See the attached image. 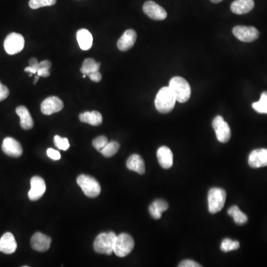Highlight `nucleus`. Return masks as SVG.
<instances>
[{
	"label": "nucleus",
	"mask_w": 267,
	"mask_h": 267,
	"mask_svg": "<svg viewBox=\"0 0 267 267\" xmlns=\"http://www.w3.org/2000/svg\"><path fill=\"white\" fill-rule=\"evenodd\" d=\"M176 102L175 94L168 86L162 87L159 90L155 98V104L159 112L167 114L173 110Z\"/></svg>",
	"instance_id": "obj_1"
},
{
	"label": "nucleus",
	"mask_w": 267,
	"mask_h": 267,
	"mask_svg": "<svg viewBox=\"0 0 267 267\" xmlns=\"http://www.w3.org/2000/svg\"><path fill=\"white\" fill-rule=\"evenodd\" d=\"M117 235L113 232L100 234L94 242V249L97 253L111 255L114 252Z\"/></svg>",
	"instance_id": "obj_2"
},
{
	"label": "nucleus",
	"mask_w": 267,
	"mask_h": 267,
	"mask_svg": "<svg viewBox=\"0 0 267 267\" xmlns=\"http://www.w3.org/2000/svg\"><path fill=\"white\" fill-rule=\"evenodd\" d=\"M169 88L175 94L178 102L184 104L187 102L191 97V86L184 78L175 77L171 79Z\"/></svg>",
	"instance_id": "obj_3"
},
{
	"label": "nucleus",
	"mask_w": 267,
	"mask_h": 267,
	"mask_svg": "<svg viewBox=\"0 0 267 267\" xmlns=\"http://www.w3.org/2000/svg\"><path fill=\"white\" fill-rule=\"evenodd\" d=\"M77 182L87 197L94 198L101 192V187L98 181L89 175H80Z\"/></svg>",
	"instance_id": "obj_4"
},
{
	"label": "nucleus",
	"mask_w": 267,
	"mask_h": 267,
	"mask_svg": "<svg viewBox=\"0 0 267 267\" xmlns=\"http://www.w3.org/2000/svg\"><path fill=\"white\" fill-rule=\"evenodd\" d=\"M226 193L220 188H213L208 194L209 211L212 214H215L221 211L226 202Z\"/></svg>",
	"instance_id": "obj_5"
},
{
	"label": "nucleus",
	"mask_w": 267,
	"mask_h": 267,
	"mask_svg": "<svg viewBox=\"0 0 267 267\" xmlns=\"http://www.w3.org/2000/svg\"><path fill=\"white\" fill-rule=\"evenodd\" d=\"M134 247V241L132 236L122 233L116 238L114 253L120 258H124L132 252Z\"/></svg>",
	"instance_id": "obj_6"
},
{
	"label": "nucleus",
	"mask_w": 267,
	"mask_h": 267,
	"mask_svg": "<svg viewBox=\"0 0 267 267\" xmlns=\"http://www.w3.org/2000/svg\"><path fill=\"white\" fill-rule=\"evenodd\" d=\"M25 39L18 33H11L4 41V49L9 55L17 54L24 49Z\"/></svg>",
	"instance_id": "obj_7"
},
{
	"label": "nucleus",
	"mask_w": 267,
	"mask_h": 267,
	"mask_svg": "<svg viewBox=\"0 0 267 267\" xmlns=\"http://www.w3.org/2000/svg\"><path fill=\"white\" fill-rule=\"evenodd\" d=\"M233 34L236 38L244 43H252L259 37L258 29L252 26H237L234 27Z\"/></svg>",
	"instance_id": "obj_8"
},
{
	"label": "nucleus",
	"mask_w": 267,
	"mask_h": 267,
	"mask_svg": "<svg viewBox=\"0 0 267 267\" xmlns=\"http://www.w3.org/2000/svg\"><path fill=\"white\" fill-rule=\"evenodd\" d=\"M216 137L220 143H227L231 138V130L228 123L221 116H217L213 122Z\"/></svg>",
	"instance_id": "obj_9"
},
{
	"label": "nucleus",
	"mask_w": 267,
	"mask_h": 267,
	"mask_svg": "<svg viewBox=\"0 0 267 267\" xmlns=\"http://www.w3.org/2000/svg\"><path fill=\"white\" fill-rule=\"evenodd\" d=\"M143 10L149 18L157 21L164 20L167 17V12L165 10L156 2L151 0L145 2Z\"/></svg>",
	"instance_id": "obj_10"
},
{
	"label": "nucleus",
	"mask_w": 267,
	"mask_h": 267,
	"mask_svg": "<svg viewBox=\"0 0 267 267\" xmlns=\"http://www.w3.org/2000/svg\"><path fill=\"white\" fill-rule=\"evenodd\" d=\"M46 185L44 180L39 176L33 177L30 180V189L28 191V198L32 201H36L43 197L46 192Z\"/></svg>",
	"instance_id": "obj_11"
},
{
	"label": "nucleus",
	"mask_w": 267,
	"mask_h": 267,
	"mask_svg": "<svg viewBox=\"0 0 267 267\" xmlns=\"http://www.w3.org/2000/svg\"><path fill=\"white\" fill-rule=\"evenodd\" d=\"M64 105L62 100L57 97H49L42 103V113L45 115H51L54 113L59 112L63 108Z\"/></svg>",
	"instance_id": "obj_12"
},
{
	"label": "nucleus",
	"mask_w": 267,
	"mask_h": 267,
	"mask_svg": "<svg viewBox=\"0 0 267 267\" xmlns=\"http://www.w3.org/2000/svg\"><path fill=\"white\" fill-rule=\"evenodd\" d=\"M2 149L4 153L13 158H20L23 155L21 144L12 137H6L2 142Z\"/></svg>",
	"instance_id": "obj_13"
},
{
	"label": "nucleus",
	"mask_w": 267,
	"mask_h": 267,
	"mask_svg": "<svg viewBox=\"0 0 267 267\" xmlns=\"http://www.w3.org/2000/svg\"><path fill=\"white\" fill-rule=\"evenodd\" d=\"M52 243V239L41 232H37L33 235L30 240V246L32 249L40 252H44L49 250Z\"/></svg>",
	"instance_id": "obj_14"
},
{
	"label": "nucleus",
	"mask_w": 267,
	"mask_h": 267,
	"mask_svg": "<svg viewBox=\"0 0 267 267\" xmlns=\"http://www.w3.org/2000/svg\"><path fill=\"white\" fill-rule=\"evenodd\" d=\"M249 166L253 169L267 166V149H258L252 151L249 156Z\"/></svg>",
	"instance_id": "obj_15"
},
{
	"label": "nucleus",
	"mask_w": 267,
	"mask_h": 267,
	"mask_svg": "<svg viewBox=\"0 0 267 267\" xmlns=\"http://www.w3.org/2000/svg\"><path fill=\"white\" fill-rule=\"evenodd\" d=\"M137 40V33L132 29H129L123 33L117 42V48L121 52H126L133 47Z\"/></svg>",
	"instance_id": "obj_16"
},
{
	"label": "nucleus",
	"mask_w": 267,
	"mask_h": 267,
	"mask_svg": "<svg viewBox=\"0 0 267 267\" xmlns=\"http://www.w3.org/2000/svg\"><path fill=\"white\" fill-rule=\"evenodd\" d=\"M17 249V243L14 235L6 232L0 239V252L5 254H13Z\"/></svg>",
	"instance_id": "obj_17"
},
{
	"label": "nucleus",
	"mask_w": 267,
	"mask_h": 267,
	"mask_svg": "<svg viewBox=\"0 0 267 267\" xmlns=\"http://www.w3.org/2000/svg\"><path fill=\"white\" fill-rule=\"evenodd\" d=\"M160 165L165 169H170L173 165V154L169 148L162 146L157 152Z\"/></svg>",
	"instance_id": "obj_18"
},
{
	"label": "nucleus",
	"mask_w": 267,
	"mask_h": 267,
	"mask_svg": "<svg viewBox=\"0 0 267 267\" xmlns=\"http://www.w3.org/2000/svg\"><path fill=\"white\" fill-rule=\"evenodd\" d=\"M254 6V0H235L231 5V11L234 14L242 15L250 12Z\"/></svg>",
	"instance_id": "obj_19"
},
{
	"label": "nucleus",
	"mask_w": 267,
	"mask_h": 267,
	"mask_svg": "<svg viewBox=\"0 0 267 267\" xmlns=\"http://www.w3.org/2000/svg\"><path fill=\"white\" fill-rule=\"evenodd\" d=\"M126 166L129 170L143 175L146 172L144 160L138 155H132L129 157L126 162Z\"/></svg>",
	"instance_id": "obj_20"
},
{
	"label": "nucleus",
	"mask_w": 267,
	"mask_h": 267,
	"mask_svg": "<svg viewBox=\"0 0 267 267\" xmlns=\"http://www.w3.org/2000/svg\"><path fill=\"white\" fill-rule=\"evenodd\" d=\"M16 113L20 118V126L25 130H30L33 127V120L27 108L20 106L16 108Z\"/></svg>",
	"instance_id": "obj_21"
},
{
	"label": "nucleus",
	"mask_w": 267,
	"mask_h": 267,
	"mask_svg": "<svg viewBox=\"0 0 267 267\" xmlns=\"http://www.w3.org/2000/svg\"><path fill=\"white\" fill-rule=\"evenodd\" d=\"M77 40L82 50L88 51L93 45V37L86 29H80L77 32Z\"/></svg>",
	"instance_id": "obj_22"
},
{
	"label": "nucleus",
	"mask_w": 267,
	"mask_h": 267,
	"mask_svg": "<svg viewBox=\"0 0 267 267\" xmlns=\"http://www.w3.org/2000/svg\"><path fill=\"white\" fill-rule=\"evenodd\" d=\"M80 120L91 126H100L103 123L102 114L97 111H85L80 114Z\"/></svg>",
	"instance_id": "obj_23"
},
{
	"label": "nucleus",
	"mask_w": 267,
	"mask_h": 267,
	"mask_svg": "<svg viewBox=\"0 0 267 267\" xmlns=\"http://www.w3.org/2000/svg\"><path fill=\"white\" fill-rule=\"evenodd\" d=\"M169 208V204L163 200H156L149 207V213L155 220H158L162 216V213Z\"/></svg>",
	"instance_id": "obj_24"
},
{
	"label": "nucleus",
	"mask_w": 267,
	"mask_h": 267,
	"mask_svg": "<svg viewBox=\"0 0 267 267\" xmlns=\"http://www.w3.org/2000/svg\"><path fill=\"white\" fill-rule=\"evenodd\" d=\"M100 65L101 64L100 62H96L94 59H91V58H88L84 60L82 67H81L80 72H82V75L88 76L89 74L92 73V72H99Z\"/></svg>",
	"instance_id": "obj_25"
},
{
	"label": "nucleus",
	"mask_w": 267,
	"mask_h": 267,
	"mask_svg": "<svg viewBox=\"0 0 267 267\" xmlns=\"http://www.w3.org/2000/svg\"><path fill=\"white\" fill-rule=\"evenodd\" d=\"M228 214L233 217L234 221L239 225L244 224L247 222L248 217L244 213L240 211L237 206H233L228 210Z\"/></svg>",
	"instance_id": "obj_26"
},
{
	"label": "nucleus",
	"mask_w": 267,
	"mask_h": 267,
	"mask_svg": "<svg viewBox=\"0 0 267 267\" xmlns=\"http://www.w3.org/2000/svg\"><path fill=\"white\" fill-rule=\"evenodd\" d=\"M252 108L260 114H267V91H264L261 94L259 101L254 103Z\"/></svg>",
	"instance_id": "obj_27"
},
{
	"label": "nucleus",
	"mask_w": 267,
	"mask_h": 267,
	"mask_svg": "<svg viewBox=\"0 0 267 267\" xmlns=\"http://www.w3.org/2000/svg\"><path fill=\"white\" fill-rule=\"evenodd\" d=\"M120 149V144L117 142L111 141L107 143V146L100 151L103 155L106 158H111L114 156Z\"/></svg>",
	"instance_id": "obj_28"
},
{
	"label": "nucleus",
	"mask_w": 267,
	"mask_h": 267,
	"mask_svg": "<svg viewBox=\"0 0 267 267\" xmlns=\"http://www.w3.org/2000/svg\"><path fill=\"white\" fill-rule=\"evenodd\" d=\"M240 247V243L237 240H232L231 239H226L222 241L220 245V249L223 252H229L231 251L237 250Z\"/></svg>",
	"instance_id": "obj_29"
},
{
	"label": "nucleus",
	"mask_w": 267,
	"mask_h": 267,
	"mask_svg": "<svg viewBox=\"0 0 267 267\" xmlns=\"http://www.w3.org/2000/svg\"><path fill=\"white\" fill-rule=\"evenodd\" d=\"M56 2V0H30L28 4L31 9H38L43 7L52 6Z\"/></svg>",
	"instance_id": "obj_30"
},
{
	"label": "nucleus",
	"mask_w": 267,
	"mask_h": 267,
	"mask_svg": "<svg viewBox=\"0 0 267 267\" xmlns=\"http://www.w3.org/2000/svg\"><path fill=\"white\" fill-rule=\"evenodd\" d=\"M55 146L62 151H66L70 147V143L66 137H61L60 136L56 135L53 138Z\"/></svg>",
	"instance_id": "obj_31"
},
{
	"label": "nucleus",
	"mask_w": 267,
	"mask_h": 267,
	"mask_svg": "<svg viewBox=\"0 0 267 267\" xmlns=\"http://www.w3.org/2000/svg\"><path fill=\"white\" fill-rule=\"evenodd\" d=\"M108 143V139H107L106 136H100V137H97V138L93 140V146L97 151L100 152V151L102 150L107 146Z\"/></svg>",
	"instance_id": "obj_32"
},
{
	"label": "nucleus",
	"mask_w": 267,
	"mask_h": 267,
	"mask_svg": "<svg viewBox=\"0 0 267 267\" xmlns=\"http://www.w3.org/2000/svg\"><path fill=\"white\" fill-rule=\"evenodd\" d=\"M9 90H8V87L5 86L0 81V102L5 100L9 96Z\"/></svg>",
	"instance_id": "obj_33"
},
{
	"label": "nucleus",
	"mask_w": 267,
	"mask_h": 267,
	"mask_svg": "<svg viewBox=\"0 0 267 267\" xmlns=\"http://www.w3.org/2000/svg\"><path fill=\"white\" fill-rule=\"evenodd\" d=\"M47 155L51 159L54 160H59L61 158L60 153H59L58 151L53 149H48Z\"/></svg>",
	"instance_id": "obj_34"
},
{
	"label": "nucleus",
	"mask_w": 267,
	"mask_h": 267,
	"mask_svg": "<svg viewBox=\"0 0 267 267\" xmlns=\"http://www.w3.org/2000/svg\"><path fill=\"white\" fill-rule=\"evenodd\" d=\"M180 267H200L201 266L199 265L197 263L194 262V261H191V260H185V261H182L181 264H179Z\"/></svg>",
	"instance_id": "obj_35"
},
{
	"label": "nucleus",
	"mask_w": 267,
	"mask_h": 267,
	"mask_svg": "<svg viewBox=\"0 0 267 267\" xmlns=\"http://www.w3.org/2000/svg\"><path fill=\"white\" fill-rule=\"evenodd\" d=\"M91 81L94 82H99L102 80V75L99 72H92L88 75Z\"/></svg>",
	"instance_id": "obj_36"
},
{
	"label": "nucleus",
	"mask_w": 267,
	"mask_h": 267,
	"mask_svg": "<svg viewBox=\"0 0 267 267\" xmlns=\"http://www.w3.org/2000/svg\"><path fill=\"white\" fill-rule=\"evenodd\" d=\"M51 73L49 69H43V68H39L37 69V75L42 78H48L50 76Z\"/></svg>",
	"instance_id": "obj_37"
},
{
	"label": "nucleus",
	"mask_w": 267,
	"mask_h": 267,
	"mask_svg": "<svg viewBox=\"0 0 267 267\" xmlns=\"http://www.w3.org/2000/svg\"><path fill=\"white\" fill-rule=\"evenodd\" d=\"M28 63L29 66L32 67V68H33V69H37H37H38L39 62L38 60H37V58H30V59H29Z\"/></svg>",
	"instance_id": "obj_38"
},
{
	"label": "nucleus",
	"mask_w": 267,
	"mask_h": 267,
	"mask_svg": "<svg viewBox=\"0 0 267 267\" xmlns=\"http://www.w3.org/2000/svg\"><path fill=\"white\" fill-rule=\"evenodd\" d=\"M39 78H40V77H39L38 75H36L35 78H34V80H33V84H34V85H36V84H37V81H38L39 80Z\"/></svg>",
	"instance_id": "obj_39"
},
{
	"label": "nucleus",
	"mask_w": 267,
	"mask_h": 267,
	"mask_svg": "<svg viewBox=\"0 0 267 267\" xmlns=\"http://www.w3.org/2000/svg\"><path fill=\"white\" fill-rule=\"evenodd\" d=\"M223 0H211V2L213 3H219V2H222Z\"/></svg>",
	"instance_id": "obj_40"
}]
</instances>
